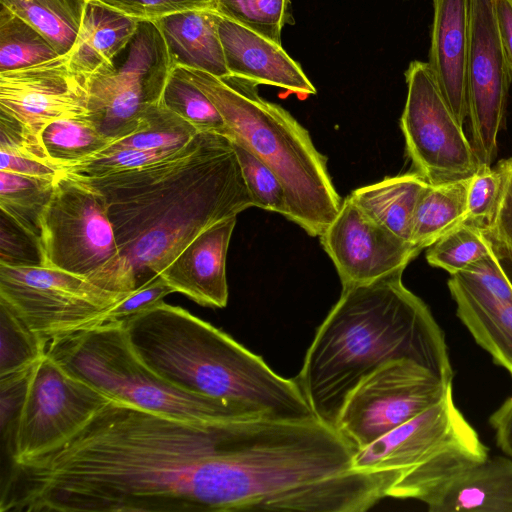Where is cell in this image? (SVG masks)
<instances>
[{
	"label": "cell",
	"mask_w": 512,
	"mask_h": 512,
	"mask_svg": "<svg viewBox=\"0 0 512 512\" xmlns=\"http://www.w3.org/2000/svg\"><path fill=\"white\" fill-rule=\"evenodd\" d=\"M75 177L105 199L120 252L106 289L123 294L158 276L204 229L255 206L230 138L217 132H199L147 166Z\"/></svg>",
	"instance_id": "6da1fadb"
},
{
	"label": "cell",
	"mask_w": 512,
	"mask_h": 512,
	"mask_svg": "<svg viewBox=\"0 0 512 512\" xmlns=\"http://www.w3.org/2000/svg\"><path fill=\"white\" fill-rule=\"evenodd\" d=\"M403 272L343 287L319 326L295 380L323 423L335 428L350 392L391 361H414L452 382L444 332L423 300L405 287Z\"/></svg>",
	"instance_id": "7a4b0ae2"
},
{
	"label": "cell",
	"mask_w": 512,
	"mask_h": 512,
	"mask_svg": "<svg viewBox=\"0 0 512 512\" xmlns=\"http://www.w3.org/2000/svg\"><path fill=\"white\" fill-rule=\"evenodd\" d=\"M121 322L140 359L178 389L269 419L317 418L295 379L278 375L260 356L179 306L162 301Z\"/></svg>",
	"instance_id": "3957f363"
},
{
	"label": "cell",
	"mask_w": 512,
	"mask_h": 512,
	"mask_svg": "<svg viewBox=\"0 0 512 512\" xmlns=\"http://www.w3.org/2000/svg\"><path fill=\"white\" fill-rule=\"evenodd\" d=\"M212 101L228 128V137L247 148L280 179L287 218L311 236H321L342 201L327 169V159L309 132L280 105L262 98L257 83L231 74L217 77L180 67Z\"/></svg>",
	"instance_id": "277c9868"
},
{
	"label": "cell",
	"mask_w": 512,
	"mask_h": 512,
	"mask_svg": "<svg viewBox=\"0 0 512 512\" xmlns=\"http://www.w3.org/2000/svg\"><path fill=\"white\" fill-rule=\"evenodd\" d=\"M45 353L111 399L146 411L191 421L265 418L223 400L189 394L165 381L137 355L121 321L53 338Z\"/></svg>",
	"instance_id": "5b68a950"
},
{
	"label": "cell",
	"mask_w": 512,
	"mask_h": 512,
	"mask_svg": "<svg viewBox=\"0 0 512 512\" xmlns=\"http://www.w3.org/2000/svg\"><path fill=\"white\" fill-rule=\"evenodd\" d=\"M488 456L489 448L455 405L451 389L435 405L356 450L352 468L388 477L386 497L420 501L453 471Z\"/></svg>",
	"instance_id": "8992f818"
},
{
	"label": "cell",
	"mask_w": 512,
	"mask_h": 512,
	"mask_svg": "<svg viewBox=\"0 0 512 512\" xmlns=\"http://www.w3.org/2000/svg\"><path fill=\"white\" fill-rule=\"evenodd\" d=\"M38 249L40 265L84 276L106 289L120 252L102 194L62 171L40 219Z\"/></svg>",
	"instance_id": "52a82bcc"
},
{
	"label": "cell",
	"mask_w": 512,
	"mask_h": 512,
	"mask_svg": "<svg viewBox=\"0 0 512 512\" xmlns=\"http://www.w3.org/2000/svg\"><path fill=\"white\" fill-rule=\"evenodd\" d=\"M128 295L60 269L0 262V304L46 342L105 324Z\"/></svg>",
	"instance_id": "ba28073f"
},
{
	"label": "cell",
	"mask_w": 512,
	"mask_h": 512,
	"mask_svg": "<svg viewBox=\"0 0 512 512\" xmlns=\"http://www.w3.org/2000/svg\"><path fill=\"white\" fill-rule=\"evenodd\" d=\"M405 79L407 98L400 127L415 171L430 184L471 177L479 160L428 62L412 61Z\"/></svg>",
	"instance_id": "9c48e42d"
},
{
	"label": "cell",
	"mask_w": 512,
	"mask_h": 512,
	"mask_svg": "<svg viewBox=\"0 0 512 512\" xmlns=\"http://www.w3.org/2000/svg\"><path fill=\"white\" fill-rule=\"evenodd\" d=\"M452 389L411 360L383 364L347 396L335 429L355 450L407 422L441 401Z\"/></svg>",
	"instance_id": "30bf717a"
},
{
	"label": "cell",
	"mask_w": 512,
	"mask_h": 512,
	"mask_svg": "<svg viewBox=\"0 0 512 512\" xmlns=\"http://www.w3.org/2000/svg\"><path fill=\"white\" fill-rule=\"evenodd\" d=\"M117 68L88 77L89 119L113 141L132 133L142 110L160 101L173 68L153 21H140Z\"/></svg>",
	"instance_id": "8fae6325"
},
{
	"label": "cell",
	"mask_w": 512,
	"mask_h": 512,
	"mask_svg": "<svg viewBox=\"0 0 512 512\" xmlns=\"http://www.w3.org/2000/svg\"><path fill=\"white\" fill-rule=\"evenodd\" d=\"M110 400L45 353L33 368L23 405L6 442L10 462L37 455L62 442Z\"/></svg>",
	"instance_id": "7c38bea8"
},
{
	"label": "cell",
	"mask_w": 512,
	"mask_h": 512,
	"mask_svg": "<svg viewBox=\"0 0 512 512\" xmlns=\"http://www.w3.org/2000/svg\"><path fill=\"white\" fill-rule=\"evenodd\" d=\"M511 82L495 0H470L467 117L480 165L492 166L496 158Z\"/></svg>",
	"instance_id": "4fadbf2b"
},
{
	"label": "cell",
	"mask_w": 512,
	"mask_h": 512,
	"mask_svg": "<svg viewBox=\"0 0 512 512\" xmlns=\"http://www.w3.org/2000/svg\"><path fill=\"white\" fill-rule=\"evenodd\" d=\"M88 78L73 71L67 55L0 73V113L40 140L50 122L89 117Z\"/></svg>",
	"instance_id": "5bb4252c"
},
{
	"label": "cell",
	"mask_w": 512,
	"mask_h": 512,
	"mask_svg": "<svg viewBox=\"0 0 512 512\" xmlns=\"http://www.w3.org/2000/svg\"><path fill=\"white\" fill-rule=\"evenodd\" d=\"M342 287L369 283L405 270L421 251L367 216L347 196L320 236Z\"/></svg>",
	"instance_id": "9a60e30c"
},
{
	"label": "cell",
	"mask_w": 512,
	"mask_h": 512,
	"mask_svg": "<svg viewBox=\"0 0 512 512\" xmlns=\"http://www.w3.org/2000/svg\"><path fill=\"white\" fill-rule=\"evenodd\" d=\"M236 218L204 229L162 270L159 275L174 292L202 306L227 305L226 256Z\"/></svg>",
	"instance_id": "2e32d148"
},
{
	"label": "cell",
	"mask_w": 512,
	"mask_h": 512,
	"mask_svg": "<svg viewBox=\"0 0 512 512\" xmlns=\"http://www.w3.org/2000/svg\"><path fill=\"white\" fill-rule=\"evenodd\" d=\"M217 27L229 74L299 95L316 94L300 64L281 45L220 14Z\"/></svg>",
	"instance_id": "e0dca14e"
},
{
	"label": "cell",
	"mask_w": 512,
	"mask_h": 512,
	"mask_svg": "<svg viewBox=\"0 0 512 512\" xmlns=\"http://www.w3.org/2000/svg\"><path fill=\"white\" fill-rule=\"evenodd\" d=\"M420 501L430 512H512V458L497 455L470 462Z\"/></svg>",
	"instance_id": "ac0fdd59"
},
{
	"label": "cell",
	"mask_w": 512,
	"mask_h": 512,
	"mask_svg": "<svg viewBox=\"0 0 512 512\" xmlns=\"http://www.w3.org/2000/svg\"><path fill=\"white\" fill-rule=\"evenodd\" d=\"M428 64L458 121L467 117V54L470 0H433Z\"/></svg>",
	"instance_id": "d6986e66"
},
{
	"label": "cell",
	"mask_w": 512,
	"mask_h": 512,
	"mask_svg": "<svg viewBox=\"0 0 512 512\" xmlns=\"http://www.w3.org/2000/svg\"><path fill=\"white\" fill-rule=\"evenodd\" d=\"M448 288L458 318L476 343L512 375V303L459 274L450 275Z\"/></svg>",
	"instance_id": "ffe728a7"
},
{
	"label": "cell",
	"mask_w": 512,
	"mask_h": 512,
	"mask_svg": "<svg viewBox=\"0 0 512 512\" xmlns=\"http://www.w3.org/2000/svg\"><path fill=\"white\" fill-rule=\"evenodd\" d=\"M140 21L97 0H87L76 41L67 54L71 69L88 78L115 68V58L127 48Z\"/></svg>",
	"instance_id": "44dd1931"
},
{
	"label": "cell",
	"mask_w": 512,
	"mask_h": 512,
	"mask_svg": "<svg viewBox=\"0 0 512 512\" xmlns=\"http://www.w3.org/2000/svg\"><path fill=\"white\" fill-rule=\"evenodd\" d=\"M218 13L193 9L172 13L153 22L165 41L173 67L228 75L217 27Z\"/></svg>",
	"instance_id": "7402d4cb"
},
{
	"label": "cell",
	"mask_w": 512,
	"mask_h": 512,
	"mask_svg": "<svg viewBox=\"0 0 512 512\" xmlns=\"http://www.w3.org/2000/svg\"><path fill=\"white\" fill-rule=\"evenodd\" d=\"M427 183L416 171L408 172L357 188L348 197L372 220L411 243L416 204Z\"/></svg>",
	"instance_id": "603a6c76"
},
{
	"label": "cell",
	"mask_w": 512,
	"mask_h": 512,
	"mask_svg": "<svg viewBox=\"0 0 512 512\" xmlns=\"http://www.w3.org/2000/svg\"><path fill=\"white\" fill-rule=\"evenodd\" d=\"M470 177L427 185L416 204L411 243L420 251L462 225L467 219Z\"/></svg>",
	"instance_id": "cb8c5ba5"
},
{
	"label": "cell",
	"mask_w": 512,
	"mask_h": 512,
	"mask_svg": "<svg viewBox=\"0 0 512 512\" xmlns=\"http://www.w3.org/2000/svg\"><path fill=\"white\" fill-rule=\"evenodd\" d=\"M87 0H0L14 14L40 32L59 55L73 47Z\"/></svg>",
	"instance_id": "d4e9b609"
},
{
	"label": "cell",
	"mask_w": 512,
	"mask_h": 512,
	"mask_svg": "<svg viewBox=\"0 0 512 512\" xmlns=\"http://www.w3.org/2000/svg\"><path fill=\"white\" fill-rule=\"evenodd\" d=\"M40 141L48 157L63 169L90 158L114 142L89 117L56 119L44 127Z\"/></svg>",
	"instance_id": "484cf974"
},
{
	"label": "cell",
	"mask_w": 512,
	"mask_h": 512,
	"mask_svg": "<svg viewBox=\"0 0 512 512\" xmlns=\"http://www.w3.org/2000/svg\"><path fill=\"white\" fill-rule=\"evenodd\" d=\"M55 180L0 171L1 213L37 243L40 219L52 196Z\"/></svg>",
	"instance_id": "4316f807"
},
{
	"label": "cell",
	"mask_w": 512,
	"mask_h": 512,
	"mask_svg": "<svg viewBox=\"0 0 512 512\" xmlns=\"http://www.w3.org/2000/svg\"><path fill=\"white\" fill-rule=\"evenodd\" d=\"M199 132L190 122L157 102L142 110L132 133L115 140L110 146L141 150L172 149L186 145Z\"/></svg>",
	"instance_id": "83f0119b"
},
{
	"label": "cell",
	"mask_w": 512,
	"mask_h": 512,
	"mask_svg": "<svg viewBox=\"0 0 512 512\" xmlns=\"http://www.w3.org/2000/svg\"><path fill=\"white\" fill-rule=\"evenodd\" d=\"M60 56L34 27L1 5L0 73L29 67Z\"/></svg>",
	"instance_id": "f1b7e54d"
},
{
	"label": "cell",
	"mask_w": 512,
	"mask_h": 512,
	"mask_svg": "<svg viewBox=\"0 0 512 512\" xmlns=\"http://www.w3.org/2000/svg\"><path fill=\"white\" fill-rule=\"evenodd\" d=\"M159 102L200 132H217L228 137V128L218 109L180 67L172 68Z\"/></svg>",
	"instance_id": "f546056e"
},
{
	"label": "cell",
	"mask_w": 512,
	"mask_h": 512,
	"mask_svg": "<svg viewBox=\"0 0 512 512\" xmlns=\"http://www.w3.org/2000/svg\"><path fill=\"white\" fill-rule=\"evenodd\" d=\"M492 250L482 227L465 222L427 247L426 260L454 275Z\"/></svg>",
	"instance_id": "4dcf8cb0"
},
{
	"label": "cell",
	"mask_w": 512,
	"mask_h": 512,
	"mask_svg": "<svg viewBox=\"0 0 512 512\" xmlns=\"http://www.w3.org/2000/svg\"><path fill=\"white\" fill-rule=\"evenodd\" d=\"M0 335V375L29 368L45 355L47 342L2 304Z\"/></svg>",
	"instance_id": "1f68e13d"
},
{
	"label": "cell",
	"mask_w": 512,
	"mask_h": 512,
	"mask_svg": "<svg viewBox=\"0 0 512 512\" xmlns=\"http://www.w3.org/2000/svg\"><path fill=\"white\" fill-rule=\"evenodd\" d=\"M288 0H216L215 12L281 45L290 22Z\"/></svg>",
	"instance_id": "d6a6232c"
},
{
	"label": "cell",
	"mask_w": 512,
	"mask_h": 512,
	"mask_svg": "<svg viewBox=\"0 0 512 512\" xmlns=\"http://www.w3.org/2000/svg\"><path fill=\"white\" fill-rule=\"evenodd\" d=\"M231 142L255 206L287 218L286 193L278 176L247 148L237 142Z\"/></svg>",
	"instance_id": "836d02e7"
},
{
	"label": "cell",
	"mask_w": 512,
	"mask_h": 512,
	"mask_svg": "<svg viewBox=\"0 0 512 512\" xmlns=\"http://www.w3.org/2000/svg\"><path fill=\"white\" fill-rule=\"evenodd\" d=\"M182 147L141 150L110 146L84 161L64 168L63 171L78 177H97L128 171L164 160L177 153Z\"/></svg>",
	"instance_id": "e575fe53"
},
{
	"label": "cell",
	"mask_w": 512,
	"mask_h": 512,
	"mask_svg": "<svg viewBox=\"0 0 512 512\" xmlns=\"http://www.w3.org/2000/svg\"><path fill=\"white\" fill-rule=\"evenodd\" d=\"M496 167L501 174L500 191L482 229L499 261L512 265V158L499 160Z\"/></svg>",
	"instance_id": "d590c367"
},
{
	"label": "cell",
	"mask_w": 512,
	"mask_h": 512,
	"mask_svg": "<svg viewBox=\"0 0 512 512\" xmlns=\"http://www.w3.org/2000/svg\"><path fill=\"white\" fill-rule=\"evenodd\" d=\"M501 186L498 168L480 165L470 177L467 192V223L483 226L496 204Z\"/></svg>",
	"instance_id": "8d00e7d4"
},
{
	"label": "cell",
	"mask_w": 512,
	"mask_h": 512,
	"mask_svg": "<svg viewBox=\"0 0 512 512\" xmlns=\"http://www.w3.org/2000/svg\"><path fill=\"white\" fill-rule=\"evenodd\" d=\"M138 20L154 21L163 16L193 9L215 11L216 0H97Z\"/></svg>",
	"instance_id": "74e56055"
},
{
	"label": "cell",
	"mask_w": 512,
	"mask_h": 512,
	"mask_svg": "<svg viewBox=\"0 0 512 512\" xmlns=\"http://www.w3.org/2000/svg\"><path fill=\"white\" fill-rule=\"evenodd\" d=\"M35 365L0 375V424L3 441L7 442L12 435Z\"/></svg>",
	"instance_id": "f35d334b"
},
{
	"label": "cell",
	"mask_w": 512,
	"mask_h": 512,
	"mask_svg": "<svg viewBox=\"0 0 512 512\" xmlns=\"http://www.w3.org/2000/svg\"><path fill=\"white\" fill-rule=\"evenodd\" d=\"M171 293H174V290L158 275L119 301L109 312L107 322L122 321L142 313L158 305Z\"/></svg>",
	"instance_id": "ab89813d"
},
{
	"label": "cell",
	"mask_w": 512,
	"mask_h": 512,
	"mask_svg": "<svg viewBox=\"0 0 512 512\" xmlns=\"http://www.w3.org/2000/svg\"><path fill=\"white\" fill-rule=\"evenodd\" d=\"M457 274L480 284L501 300L512 303V285L494 250Z\"/></svg>",
	"instance_id": "60d3db41"
},
{
	"label": "cell",
	"mask_w": 512,
	"mask_h": 512,
	"mask_svg": "<svg viewBox=\"0 0 512 512\" xmlns=\"http://www.w3.org/2000/svg\"><path fill=\"white\" fill-rule=\"evenodd\" d=\"M0 171L29 177L56 179L63 168L37 156L0 148Z\"/></svg>",
	"instance_id": "b9f144b4"
},
{
	"label": "cell",
	"mask_w": 512,
	"mask_h": 512,
	"mask_svg": "<svg viewBox=\"0 0 512 512\" xmlns=\"http://www.w3.org/2000/svg\"><path fill=\"white\" fill-rule=\"evenodd\" d=\"M489 424L494 430L499 449L512 458V396L491 414Z\"/></svg>",
	"instance_id": "7bdbcfd3"
},
{
	"label": "cell",
	"mask_w": 512,
	"mask_h": 512,
	"mask_svg": "<svg viewBox=\"0 0 512 512\" xmlns=\"http://www.w3.org/2000/svg\"><path fill=\"white\" fill-rule=\"evenodd\" d=\"M500 34L512 74V0H495Z\"/></svg>",
	"instance_id": "ee69618b"
},
{
	"label": "cell",
	"mask_w": 512,
	"mask_h": 512,
	"mask_svg": "<svg viewBox=\"0 0 512 512\" xmlns=\"http://www.w3.org/2000/svg\"><path fill=\"white\" fill-rule=\"evenodd\" d=\"M500 264H501L503 270L506 273L507 278L509 279V281H510V283L512 285V265H509V264H506V263H503V262H500Z\"/></svg>",
	"instance_id": "f6af8a7d"
}]
</instances>
